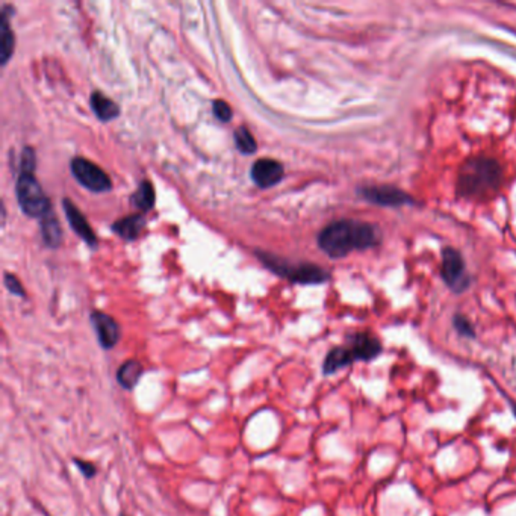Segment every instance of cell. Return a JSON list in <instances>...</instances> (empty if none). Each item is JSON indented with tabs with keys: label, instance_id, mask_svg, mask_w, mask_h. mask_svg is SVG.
<instances>
[{
	"label": "cell",
	"instance_id": "cell-12",
	"mask_svg": "<svg viewBox=\"0 0 516 516\" xmlns=\"http://www.w3.org/2000/svg\"><path fill=\"white\" fill-rule=\"evenodd\" d=\"M144 376V367L137 359L124 361L117 370V383L120 385L124 391H133L138 386L141 377Z\"/></svg>",
	"mask_w": 516,
	"mask_h": 516
},
{
	"label": "cell",
	"instance_id": "cell-8",
	"mask_svg": "<svg viewBox=\"0 0 516 516\" xmlns=\"http://www.w3.org/2000/svg\"><path fill=\"white\" fill-rule=\"evenodd\" d=\"M442 276L452 289L460 291L466 287L464 260L452 249H446L442 255Z\"/></svg>",
	"mask_w": 516,
	"mask_h": 516
},
{
	"label": "cell",
	"instance_id": "cell-18",
	"mask_svg": "<svg viewBox=\"0 0 516 516\" xmlns=\"http://www.w3.org/2000/svg\"><path fill=\"white\" fill-rule=\"evenodd\" d=\"M132 204L140 211H150L155 204V189L149 180L141 182L137 191L132 194Z\"/></svg>",
	"mask_w": 516,
	"mask_h": 516
},
{
	"label": "cell",
	"instance_id": "cell-17",
	"mask_svg": "<svg viewBox=\"0 0 516 516\" xmlns=\"http://www.w3.org/2000/svg\"><path fill=\"white\" fill-rule=\"evenodd\" d=\"M39 224H41V235H43V240L47 247L58 249L61 245L62 232H61L57 216H55L53 211H50L47 216H44L41 220H39Z\"/></svg>",
	"mask_w": 516,
	"mask_h": 516
},
{
	"label": "cell",
	"instance_id": "cell-1",
	"mask_svg": "<svg viewBox=\"0 0 516 516\" xmlns=\"http://www.w3.org/2000/svg\"><path fill=\"white\" fill-rule=\"evenodd\" d=\"M380 240L377 229L362 221L341 220L323 229L318 236L320 249L330 258H343L354 250H365Z\"/></svg>",
	"mask_w": 516,
	"mask_h": 516
},
{
	"label": "cell",
	"instance_id": "cell-22",
	"mask_svg": "<svg viewBox=\"0 0 516 516\" xmlns=\"http://www.w3.org/2000/svg\"><path fill=\"white\" fill-rule=\"evenodd\" d=\"M5 287L11 294H14V296L25 297V289H23L20 280L15 276L8 274V273L5 274Z\"/></svg>",
	"mask_w": 516,
	"mask_h": 516
},
{
	"label": "cell",
	"instance_id": "cell-11",
	"mask_svg": "<svg viewBox=\"0 0 516 516\" xmlns=\"http://www.w3.org/2000/svg\"><path fill=\"white\" fill-rule=\"evenodd\" d=\"M361 194L372 203L385 206L403 204L409 200V197L406 194L392 187H368L363 188Z\"/></svg>",
	"mask_w": 516,
	"mask_h": 516
},
{
	"label": "cell",
	"instance_id": "cell-10",
	"mask_svg": "<svg viewBox=\"0 0 516 516\" xmlns=\"http://www.w3.org/2000/svg\"><path fill=\"white\" fill-rule=\"evenodd\" d=\"M354 362L356 361H371L382 352V345L379 341L368 335V333H357L352 338V343L348 345Z\"/></svg>",
	"mask_w": 516,
	"mask_h": 516
},
{
	"label": "cell",
	"instance_id": "cell-13",
	"mask_svg": "<svg viewBox=\"0 0 516 516\" xmlns=\"http://www.w3.org/2000/svg\"><path fill=\"white\" fill-rule=\"evenodd\" d=\"M146 227V218L141 213H135V216H128L124 218H120L113 224V230L122 236L126 241H135L141 235L142 229Z\"/></svg>",
	"mask_w": 516,
	"mask_h": 516
},
{
	"label": "cell",
	"instance_id": "cell-16",
	"mask_svg": "<svg viewBox=\"0 0 516 516\" xmlns=\"http://www.w3.org/2000/svg\"><path fill=\"white\" fill-rule=\"evenodd\" d=\"M11 6H3L2 11V32H0V61L2 66H5L14 53V32L10 28V15H11ZM14 11V10H12Z\"/></svg>",
	"mask_w": 516,
	"mask_h": 516
},
{
	"label": "cell",
	"instance_id": "cell-21",
	"mask_svg": "<svg viewBox=\"0 0 516 516\" xmlns=\"http://www.w3.org/2000/svg\"><path fill=\"white\" fill-rule=\"evenodd\" d=\"M212 111H213V115H216L220 122L223 123H227L230 122V118H232V109H230V106L227 105V103L224 100H216L212 103Z\"/></svg>",
	"mask_w": 516,
	"mask_h": 516
},
{
	"label": "cell",
	"instance_id": "cell-9",
	"mask_svg": "<svg viewBox=\"0 0 516 516\" xmlns=\"http://www.w3.org/2000/svg\"><path fill=\"white\" fill-rule=\"evenodd\" d=\"M62 204H64L66 217H67V221H68V224L71 226V229H73L75 232L77 233V236H81L86 244L91 245V247H96L97 236H96V233L93 232L88 220L85 218L84 213L79 211L77 206L71 200H68V198H64V200H62Z\"/></svg>",
	"mask_w": 516,
	"mask_h": 516
},
{
	"label": "cell",
	"instance_id": "cell-15",
	"mask_svg": "<svg viewBox=\"0 0 516 516\" xmlns=\"http://www.w3.org/2000/svg\"><path fill=\"white\" fill-rule=\"evenodd\" d=\"M91 108L94 111V114L99 117V120L102 122H111L120 115V108H118L117 103L114 100H111L106 97L105 94L100 91H94L91 94Z\"/></svg>",
	"mask_w": 516,
	"mask_h": 516
},
{
	"label": "cell",
	"instance_id": "cell-20",
	"mask_svg": "<svg viewBox=\"0 0 516 516\" xmlns=\"http://www.w3.org/2000/svg\"><path fill=\"white\" fill-rule=\"evenodd\" d=\"M73 464H75V466L77 468V471L81 472L85 479L91 480V479L96 477V474H97V466L94 465L93 462H90V460L75 457V459H73Z\"/></svg>",
	"mask_w": 516,
	"mask_h": 516
},
{
	"label": "cell",
	"instance_id": "cell-4",
	"mask_svg": "<svg viewBox=\"0 0 516 516\" xmlns=\"http://www.w3.org/2000/svg\"><path fill=\"white\" fill-rule=\"evenodd\" d=\"M256 255L260 259L262 264L265 265V268L271 269V271L277 276L288 277L291 282L301 283V285H315V283H323L329 279V274L318 265H314V264L292 265L288 260L277 258L271 255V253H265V251H256Z\"/></svg>",
	"mask_w": 516,
	"mask_h": 516
},
{
	"label": "cell",
	"instance_id": "cell-3",
	"mask_svg": "<svg viewBox=\"0 0 516 516\" xmlns=\"http://www.w3.org/2000/svg\"><path fill=\"white\" fill-rule=\"evenodd\" d=\"M15 193H17V200L21 211L28 217L41 220L52 211L50 200L44 194L34 171L20 170L17 184H15Z\"/></svg>",
	"mask_w": 516,
	"mask_h": 516
},
{
	"label": "cell",
	"instance_id": "cell-5",
	"mask_svg": "<svg viewBox=\"0 0 516 516\" xmlns=\"http://www.w3.org/2000/svg\"><path fill=\"white\" fill-rule=\"evenodd\" d=\"M70 169L79 184L91 193H106L113 188L108 174L99 165L85 160V157H75L70 162Z\"/></svg>",
	"mask_w": 516,
	"mask_h": 516
},
{
	"label": "cell",
	"instance_id": "cell-2",
	"mask_svg": "<svg viewBox=\"0 0 516 516\" xmlns=\"http://www.w3.org/2000/svg\"><path fill=\"white\" fill-rule=\"evenodd\" d=\"M503 170L490 157H472L459 173V193L468 197H486L501 187Z\"/></svg>",
	"mask_w": 516,
	"mask_h": 516
},
{
	"label": "cell",
	"instance_id": "cell-25",
	"mask_svg": "<svg viewBox=\"0 0 516 516\" xmlns=\"http://www.w3.org/2000/svg\"><path fill=\"white\" fill-rule=\"evenodd\" d=\"M120 516H128V515H124V513H122V515H120Z\"/></svg>",
	"mask_w": 516,
	"mask_h": 516
},
{
	"label": "cell",
	"instance_id": "cell-7",
	"mask_svg": "<svg viewBox=\"0 0 516 516\" xmlns=\"http://www.w3.org/2000/svg\"><path fill=\"white\" fill-rule=\"evenodd\" d=\"M283 165L276 160H259L251 166V179L259 188H271L283 179Z\"/></svg>",
	"mask_w": 516,
	"mask_h": 516
},
{
	"label": "cell",
	"instance_id": "cell-23",
	"mask_svg": "<svg viewBox=\"0 0 516 516\" xmlns=\"http://www.w3.org/2000/svg\"><path fill=\"white\" fill-rule=\"evenodd\" d=\"M455 324H456V329L460 333H462V335H468V336H472L474 335L472 325L470 324V321H468L466 318H462V316H456Z\"/></svg>",
	"mask_w": 516,
	"mask_h": 516
},
{
	"label": "cell",
	"instance_id": "cell-24",
	"mask_svg": "<svg viewBox=\"0 0 516 516\" xmlns=\"http://www.w3.org/2000/svg\"><path fill=\"white\" fill-rule=\"evenodd\" d=\"M513 412H515V415H516V406H515V408H513Z\"/></svg>",
	"mask_w": 516,
	"mask_h": 516
},
{
	"label": "cell",
	"instance_id": "cell-19",
	"mask_svg": "<svg viewBox=\"0 0 516 516\" xmlns=\"http://www.w3.org/2000/svg\"><path fill=\"white\" fill-rule=\"evenodd\" d=\"M233 138H235L236 149L240 150L242 155H253L256 152V149H258L256 140L251 135V132L245 128V126H240V128L235 131Z\"/></svg>",
	"mask_w": 516,
	"mask_h": 516
},
{
	"label": "cell",
	"instance_id": "cell-14",
	"mask_svg": "<svg viewBox=\"0 0 516 516\" xmlns=\"http://www.w3.org/2000/svg\"><path fill=\"white\" fill-rule=\"evenodd\" d=\"M354 362L348 347H335L325 354L323 362V374L332 376Z\"/></svg>",
	"mask_w": 516,
	"mask_h": 516
},
{
	"label": "cell",
	"instance_id": "cell-6",
	"mask_svg": "<svg viewBox=\"0 0 516 516\" xmlns=\"http://www.w3.org/2000/svg\"><path fill=\"white\" fill-rule=\"evenodd\" d=\"M90 321H91L94 332H96V336H97L100 347L103 348V350H113L122 336L120 325H118V323L111 315L100 312V311L91 312Z\"/></svg>",
	"mask_w": 516,
	"mask_h": 516
}]
</instances>
